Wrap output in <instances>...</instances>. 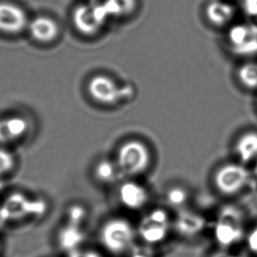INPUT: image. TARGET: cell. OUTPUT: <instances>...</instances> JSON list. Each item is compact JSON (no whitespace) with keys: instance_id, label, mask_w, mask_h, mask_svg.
<instances>
[{"instance_id":"23","label":"cell","mask_w":257,"mask_h":257,"mask_svg":"<svg viewBox=\"0 0 257 257\" xmlns=\"http://www.w3.org/2000/svg\"><path fill=\"white\" fill-rule=\"evenodd\" d=\"M87 216L88 212L83 205H71L67 211L66 221L84 226L87 220Z\"/></svg>"},{"instance_id":"19","label":"cell","mask_w":257,"mask_h":257,"mask_svg":"<svg viewBox=\"0 0 257 257\" xmlns=\"http://www.w3.org/2000/svg\"><path fill=\"white\" fill-rule=\"evenodd\" d=\"M241 84L244 86L254 89L257 87V63H246L238 72Z\"/></svg>"},{"instance_id":"34","label":"cell","mask_w":257,"mask_h":257,"mask_svg":"<svg viewBox=\"0 0 257 257\" xmlns=\"http://www.w3.org/2000/svg\"><path fill=\"white\" fill-rule=\"evenodd\" d=\"M0 250H1V242H0Z\"/></svg>"},{"instance_id":"5","label":"cell","mask_w":257,"mask_h":257,"mask_svg":"<svg viewBox=\"0 0 257 257\" xmlns=\"http://www.w3.org/2000/svg\"><path fill=\"white\" fill-rule=\"evenodd\" d=\"M150 150L140 141H128L122 144L118 151L117 161L119 171L126 176H137L150 166Z\"/></svg>"},{"instance_id":"32","label":"cell","mask_w":257,"mask_h":257,"mask_svg":"<svg viewBox=\"0 0 257 257\" xmlns=\"http://www.w3.org/2000/svg\"><path fill=\"white\" fill-rule=\"evenodd\" d=\"M254 173H255V175H256V176H257V163H256V164H255V166H254Z\"/></svg>"},{"instance_id":"16","label":"cell","mask_w":257,"mask_h":257,"mask_svg":"<svg viewBox=\"0 0 257 257\" xmlns=\"http://www.w3.org/2000/svg\"><path fill=\"white\" fill-rule=\"evenodd\" d=\"M235 150L240 160L248 163L257 157V133L248 132L237 141Z\"/></svg>"},{"instance_id":"3","label":"cell","mask_w":257,"mask_h":257,"mask_svg":"<svg viewBox=\"0 0 257 257\" xmlns=\"http://www.w3.org/2000/svg\"><path fill=\"white\" fill-rule=\"evenodd\" d=\"M173 222L164 209H155L141 219L136 228L142 242L155 247L163 243L170 235Z\"/></svg>"},{"instance_id":"8","label":"cell","mask_w":257,"mask_h":257,"mask_svg":"<svg viewBox=\"0 0 257 257\" xmlns=\"http://www.w3.org/2000/svg\"><path fill=\"white\" fill-rule=\"evenodd\" d=\"M87 89L91 98L101 104L112 105L122 99L121 88L111 77L104 75L92 77Z\"/></svg>"},{"instance_id":"29","label":"cell","mask_w":257,"mask_h":257,"mask_svg":"<svg viewBox=\"0 0 257 257\" xmlns=\"http://www.w3.org/2000/svg\"><path fill=\"white\" fill-rule=\"evenodd\" d=\"M248 27L250 28L251 32H252L254 35H256L257 36V16L250 17Z\"/></svg>"},{"instance_id":"7","label":"cell","mask_w":257,"mask_h":257,"mask_svg":"<svg viewBox=\"0 0 257 257\" xmlns=\"http://www.w3.org/2000/svg\"><path fill=\"white\" fill-rule=\"evenodd\" d=\"M248 173L239 164H226L219 169L214 177L216 187L221 193L233 195L240 191L247 184Z\"/></svg>"},{"instance_id":"26","label":"cell","mask_w":257,"mask_h":257,"mask_svg":"<svg viewBox=\"0 0 257 257\" xmlns=\"http://www.w3.org/2000/svg\"><path fill=\"white\" fill-rule=\"evenodd\" d=\"M68 257H103L97 251L92 250V249H84L80 248L77 250L71 252L68 254Z\"/></svg>"},{"instance_id":"22","label":"cell","mask_w":257,"mask_h":257,"mask_svg":"<svg viewBox=\"0 0 257 257\" xmlns=\"http://www.w3.org/2000/svg\"><path fill=\"white\" fill-rule=\"evenodd\" d=\"M166 200H167L168 204L172 207L181 208L184 206L187 202V191H185L184 188H171V190L168 191Z\"/></svg>"},{"instance_id":"20","label":"cell","mask_w":257,"mask_h":257,"mask_svg":"<svg viewBox=\"0 0 257 257\" xmlns=\"http://www.w3.org/2000/svg\"><path fill=\"white\" fill-rule=\"evenodd\" d=\"M253 36H256V35H254L251 32L248 26H244V25L234 26L230 29L229 34H228L230 42L233 44V48L243 44L244 42H247Z\"/></svg>"},{"instance_id":"28","label":"cell","mask_w":257,"mask_h":257,"mask_svg":"<svg viewBox=\"0 0 257 257\" xmlns=\"http://www.w3.org/2000/svg\"><path fill=\"white\" fill-rule=\"evenodd\" d=\"M247 244L251 251L257 254V227L249 234Z\"/></svg>"},{"instance_id":"4","label":"cell","mask_w":257,"mask_h":257,"mask_svg":"<svg viewBox=\"0 0 257 257\" xmlns=\"http://www.w3.org/2000/svg\"><path fill=\"white\" fill-rule=\"evenodd\" d=\"M103 3L97 1L79 5L72 13V21L77 31L85 36L97 35L104 28L108 19Z\"/></svg>"},{"instance_id":"14","label":"cell","mask_w":257,"mask_h":257,"mask_svg":"<svg viewBox=\"0 0 257 257\" xmlns=\"http://www.w3.org/2000/svg\"><path fill=\"white\" fill-rule=\"evenodd\" d=\"M29 32L33 39L40 43H51L59 37V25L52 18L39 16L29 24Z\"/></svg>"},{"instance_id":"15","label":"cell","mask_w":257,"mask_h":257,"mask_svg":"<svg viewBox=\"0 0 257 257\" xmlns=\"http://www.w3.org/2000/svg\"><path fill=\"white\" fill-rule=\"evenodd\" d=\"M235 9L230 4L214 0L207 5L205 14L210 22L216 26H223L232 21Z\"/></svg>"},{"instance_id":"6","label":"cell","mask_w":257,"mask_h":257,"mask_svg":"<svg viewBox=\"0 0 257 257\" xmlns=\"http://www.w3.org/2000/svg\"><path fill=\"white\" fill-rule=\"evenodd\" d=\"M243 236L242 218L233 206H227L219 213L214 227V237L220 247H227L239 242Z\"/></svg>"},{"instance_id":"12","label":"cell","mask_w":257,"mask_h":257,"mask_svg":"<svg viewBox=\"0 0 257 257\" xmlns=\"http://www.w3.org/2000/svg\"><path fill=\"white\" fill-rule=\"evenodd\" d=\"M118 198L122 205L130 210H139L149 201L146 188L134 181H127L118 189Z\"/></svg>"},{"instance_id":"27","label":"cell","mask_w":257,"mask_h":257,"mask_svg":"<svg viewBox=\"0 0 257 257\" xmlns=\"http://www.w3.org/2000/svg\"><path fill=\"white\" fill-rule=\"evenodd\" d=\"M244 11L249 17L257 16V0H244Z\"/></svg>"},{"instance_id":"31","label":"cell","mask_w":257,"mask_h":257,"mask_svg":"<svg viewBox=\"0 0 257 257\" xmlns=\"http://www.w3.org/2000/svg\"><path fill=\"white\" fill-rule=\"evenodd\" d=\"M2 188H3V183H2V180H1V178H0V191H1Z\"/></svg>"},{"instance_id":"11","label":"cell","mask_w":257,"mask_h":257,"mask_svg":"<svg viewBox=\"0 0 257 257\" xmlns=\"http://www.w3.org/2000/svg\"><path fill=\"white\" fill-rule=\"evenodd\" d=\"M86 240V232L84 226L68 222L57 232L56 241L61 250L70 254L71 252L80 249Z\"/></svg>"},{"instance_id":"13","label":"cell","mask_w":257,"mask_h":257,"mask_svg":"<svg viewBox=\"0 0 257 257\" xmlns=\"http://www.w3.org/2000/svg\"><path fill=\"white\" fill-rule=\"evenodd\" d=\"M205 219L197 212L182 210L173 221V228L184 238H193L203 232Z\"/></svg>"},{"instance_id":"17","label":"cell","mask_w":257,"mask_h":257,"mask_svg":"<svg viewBox=\"0 0 257 257\" xmlns=\"http://www.w3.org/2000/svg\"><path fill=\"white\" fill-rule=\"evenodd\" d=\"M102 3L110 18L128 17L137 7V0H104Z\"/></svg>"},{"instance_id":"24","label":"cell","mask_w":257,"mask_h":257,"mask_svg":"<svg viewBox=\"0 0 257 257\" xmlns=\"http://www.w3.org/2000/svg\"><path fill=\"white\" fill-rule=\"evenodd\" d=\"M126 257H157L155 248L152 246L142 242L141 245L136 244L125 254Z\"/></svg>"},{"instance_id":"1","label":"cell","mask_w":257,"mask_h":257,"mask_svg":"<svg viewBox=\"0 0 257 257\" xmlns=\"http://www.w3.org/2000/svg\"><path fill=\"white\" fill-rule=\"evenodd\" d=\"M136 228L127 219L113 218L101 227L99 240L105 250L114 255L126 254L136 245Z\"/></svg>"},{"instance_id":"21","label":"cell","mask_w":257,"mask_h":257,"mask_svg":"<svg viewBox=\"0 0 257 257\" xmlns=\"http://www.w3.org/2000/svg\"><path fill=\"white\" fill-rule=\"evenodd\" d=\"M16 165L14 153L6 147L0 146V178L13 172Z\"/></svg>"},{"instance_id":"9","label":"cell","mask_w":257,"mask_h":257,"mask_svg":"<svg viewBox=\"0 0 257 257\" xmlns=\"http://www.w3.org/2000/svg\"><path fill=\"white\" fill-rule=\"evenodd\" d=\"M28 26V16L21 7L9 2H0V31L15 35Z\"/></svg>"},{"instance_id":"25","label":"cell","mask_w":257,"mask_h":257,"mask_svg":"<svg viewBox=\"0 0 257 257\" xmlns=\"http://www.w3.org/2000/svg\"><path fill=\"white\" fill-rule=\"evenodd\" d=\"M233 52L238 55H252L257 53V36H253L243 44L234 47Z\"/></svg>"},{"instance_id":"18","label":"cell","mask_w":257,"mask_h":257,"mask_svg":"<svg viewBox=\"0 0 257 257\" xmlns=\"http://www.w3.org/2000/svg\"><path fill=\"white\" fill-rule=\"evenodd\" d=\"M119 171L117 163L110 160H101L95 167V176L97 180L104 184H111L117 180Z\"/></svg>"},{"instance_id":"33","label":"cell","mask_w":257,"mask_h":257,"mask_svg":"<svg viewBox=\"0 0 257 257\" xmlns=\"http://www.w3.org/2000/svg\"><path fill=\"white\" fill-rule=\"evenodd\" d=\"M88 1H90V2H95V1H97V0H88Z\"/></svg>"},{"instance_id":"2","label":"cell","mask_w":257,"mask_h":257,"mask_svg":"<svg viewBox=\"0 0 257 257\" xmlns=\"http://www.w3.org/2000/svg\"><path fill=\"white\" fill-rule=\"evenodd\" d=\"M47 205L38 198H30L20 191H13L0 204V220L20 222L24 219L42 216Z\"/></svg>"},{"instance_id":"10","label":"cell","mask_w":257,"mask_h":257,"mask_svg":"<svg viewBox=\"0 0 257 257\" xmlns=\"http://www.w3.org/2000/svg\"><path fill=\"white\" fill-rule=\"evenodd\" d=\"M28 129V121L21 115H7L0 118V146L17 143L27 135Z\"/></svg>"},{"instance_id":"30","label":"cell","mask_w":257,"mask_h":257,"mask_svg":"<svg viewBox=\"0 0 257 257\" xmlns=\"http://www.w3.org/2000/svg\"><path fill=\"white\" fill-rule=\"evenodd\" d=\"M208 257H239L237 256V255H233V254H228V253H226L225 251H218V252H215V253H213V254H211V255H209Z\"/></svg>"}]
</instances>
